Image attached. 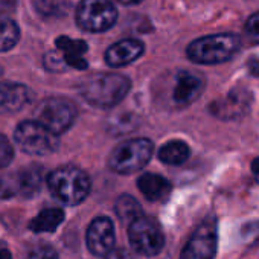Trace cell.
I'll list each match as a JSON object with an SVG mask.
<instances>
[{
	"label": "cell",
	"mask_w": 259,
	"mask_h": 259,
	"mask_svg": "<svg viewBox=\"0 0 259 259\" xmlns=\"http://www.w3.org/2000/svg\"><path fill=\"white\" fill-rule=\"evenodd\" d=\"M48 188L51 194L67 206L82 203L92 188L90 177L76 166H61L48 176Z\"/></svg>",
	"instance_id": "cell-1"
},
{
	"label": "cell",
	"mask_w": 259,
	"mask_h": 259,
	"mask_svg": "<svg viewBox=\"0 0 259 259\" xmlns=\"http://www.w3.org/2000/svg\"><path fill=\"white\" fill-rule=\"evenodd\" d=\"M130 87V79L123 75L101 73L82 84L81 95L93 107L111 108L126 96Z\"/></svg>",
	"instance_id": "cell-2"
},
{
	"label": "cell",
	"mask_w": 259,
	"mask_h": 259,
	"mask_svg": "<svg viewBox=\"0 0 259 259\" xmlns=\"http://www.w3.org/2000/svg\"><path fill=\"white\" fill-rule=\"evenodd\" d=\"M241 48L235 34H213L201 37L188 46V58L198 64H220L229 61Z\"/></svg>",
	"instance_id": "cell-3"
},
{
	"label": "cell",
	"mask_w": 259,
	"mask_h": 259,
	"mask_svg": "<svg viewBox=\"0 0 259 259\" xmlns=\"http://www.w3.org/2000/svg\"><path fill=\"white\" fill-rule=\"evenodd\" d=\"M154 145L148 139H130L119 144L110 154L108 166L116 174H133L144 169L151 156Z\"/></svg>",
	"instance_id": "cell-4"
},
{
	"label": "cell",
	"mask_w": 259,
	"mask_h": 259,
	"mask_svg": "<svg viewBox=\"0 0 259 259\" xmlns=\"http://www.w3.org/2000/svg\"><path fill=\"white\" fill-rule=\"evenodd\" d=\"M17 145L31 156H49L58 150L60 141L51 130L37 120H23L14 132Z\"/></svg>",
	"instance_id": "cell-5"
},
{
	"label": "cell",
	"mask_w": 259,
	"mask_h": 259,
	"mask_svg": "<svg viewBox=\"0 0 259 259\" xmlns=\"http://www.w3.org/2000/svg\"><path fill=\"white\" fill-rule=\"evenodd\" d=\"M75 16L81 29L99 34L105 32L116 23L117 10L110 0H81Z\"/></svg>",
	"instance_id": "cell-6"
},
{
	"label": "cell",
	"mask_w": 259,
	"mask_h": 259,
	"mask_svg": "<svg viewBox=\"0 0 259 259\" xmlns=\"http://www.w3.org/2000/svg\"><path fill=\"white\" fill-rule=\"evenodd\" d=\"M76 117L75 105L61 98H49L35 108V120L57 136L67 132Z\"/></svg>",
	"instance_id": "cell-7"
},
{
	"label": "cell",
	"mask_w": 259,
	"mask_h": 259,
	"mask_svg": "<svg viewBox=\"0 0 259 259\" xmlns=\"http://www.w3.org/2000/svg\"><path fill=\"white\" fill-rule=\"evenodd\" d=\"M128 239L139 254L147 257L159 254L165 244L162 229L156 221L147 217H141L128 226Z\"/></svg>",
	"instance_id": "cell-8"
},
{
	"label": "cell",
	"mask_w": 259,
	"mask_h": 259,
	"mask_svg": "<svg viewBox=\"0 0 259 259\" xmlns=\"http://www.w3.org/2000/svg\"><path fill=\"white\" fill-rule=\"evenodd\" d=\"M218 245V229L213 217L206 218L191 235L180 259H213Z\"/></svg>",
	"instance_id": "cell-9"
},
{
	"label": "cell",
	"mask_w": 259,
	"mask_h": 259,
	"mask_svg": "<svg viewBox=\"0 0 259 259\" xmlns=\"http://www.w3.org/2000/svg\"><path fill=\"white\" fill-rule=\"evenodd\" d=\"M87 248L95 256H107L114 248V227L110 218H95L85 233Z\"/></svg>",
	"instance_id": "cell-10"
},
{
	"label": "cell",
	"mask_w": 259,
	"mask_h": 259,
	"mask_svg": "<svg viewBox=\"0 0 259 259\" xmlns=\"http://www.w3.org/2000/svg\"><path fill=\"white\" fill-rule=\"evenodd\" d=\"M204 89V78L191 70H182L176 76L172 90V102L177 107H188L192 104Z\"/></svg>",
	"instance_id": "cell-11"
},
{
	"label": "cell",
	"mask_w": 259,
	"mask_h": 259,
	"mask_svg": "<svg viewBox=\"0 0 259 259\" xmlns=\"http://www.w3.org/2000/svg\"><path fill=\"white\" fill-rule=\"evenodd\" d=\"M34 93L25 84L0 82V113H16L32 102Z\"/></svg>",
	"instance_id": "cell-12"
},
{
	"label": "cell",
	"mask_w": 259,
	"mask_h": 259,
	"mask_svg": "<svg viewBox=\"0 0 259 259\" xmlns=\"http://www.w3.org/2000/svg\"><path fill=\"white\" fill-rule=\"evenodd\" d=\"M251 96L244 90H232L227 98L210 105V111L221 119H238L248 111Z\"/></svg>",
	"instance_id": "cell-13"
},
{
	"label": "cell",
	"mask_w": 259,
	"mask_h": 259,
	"mask_svg": "<svg viewBox=\"0 0 259 259\" xmlns=\"http://www.w3.org/2000/svg\"><path fill=\"white\" fill-rule=\"evenodd\" d=\"M145 51L142 41L135 38H125L113 46H110L105 52V61L110 67H122L130 63L136 61Z\"/></svg>",
	"instance_id": "cell-14"
},
{
	"label": "cell",
	"mask_w": 259,
	"mask_h": 259,
	"mask_svg": "<svg viewBox=\"0 0 259 259\" xmlns=\"http://www.w3.org/2000/svg\"><path fill=\"white\" fill-rule=\"evenodd\" d=\"M57 48L61 52L67 67H73L78 70L87 69V61L84 60V54L87 52V45L82 40H72L69 37L57 38Z\"/></svg>",
	"instance_id": "cell-15"
},
{
	"label": "cell",
	"mask_w": 259,
	"mask_h": 259,
	"mask_svg": "<svg viewBox=\"0 0 259 259\" xmlns=\"http://www.w3.org/2000/svg\"><path fill=\"white\" fill-rule=\"evenodd\" d=\"M19 195L25 198L35 197L43 185V169L37 165H29L14 174Z\"/></svg>",
	"instance_id": "cell-16"
},
{
	"label": "cell",
	"mask_w": 259,
	"mask_h": 259,
	"mask_svg": "<svg viewBox=\"0 0 259 259\" xmlns=\"http://www.w3.org/2000/svg\"><path fill=\"white\" fill-rule=\"evenodd\" d=\"M138 188L150 201H160L171 192V183L165 177L153 172L142 174L138 180Z\"/></svg>",
	"instance_id": "cell-17"
},
{
	"label": "cell",
	"mask_w": 259,
	"mask_h": 259,
	"mask_svg": "<svg viewBox=\"0 0 259 259\" xmlns=\"http://www.w3.org/2000/svg\"><path fill=\"white\" fill-rule=\"evenodd\" d=\"M64 221V210L58 207L43 209L29 223V229L35 233H51L55 232Z\"/></svg>",
	"instance_id": "cell-18"
},
{
	"label": "cell",
	"mask_w": 259,
	"mask_h": 259,
	"mask_svg": "<svg viewBox=\"0 0 259 259\" xmlns=\"http://www.w3.org/2000/svg\"><path fill=\"white\" fill-rule=\"evenodd\" d=\"M191 156V150L183 141H169L159 150V159L166 165H182Z\"/></svg>",
	"instance_id": "cell-19"
},
{
	"label": "cell",
	"mask_w": 259,
	"mask_h": 259,
	"mask_svg": "<svg viewBox=\"0 0 259 259\" xmlns=\"http://www.w3.org/2000/svg\"><path fill=\"white\" fill-rule=\"evenodd\" d=\"M114 210L117 218L122 223H128V224H132L133 221L144 217L141 204L132 195H120L114 204Z\"/></svg>",
	"instance_id": "cell-20"
},
{
	"label": "cell",
	"mask_w": 259,
	"mask_h": 259,
	"mask_svg": "<svg viewBox=\"0 0 259 259\" xmlns=\"http://www.w3.org/2000/svg\"><path fill=\"white\" fill-rule=\"evenodd\" d=\"M20 40V28L19 25L7 17V16H0V52H8Z\"/></svg>",
	"instance_id": "cell-21"
},
{
	"label": "cell",
	"mask_w": 259,
	"mask_h": 259,
	"mask_svg": "<svg viewBox=\"0 0 259 259\" xmlns=\"http://www.w3.org/2000/svg\"><path fill=\"white\" fill-rule=\"evenodd\" d=\"M35 10L43 17H58L67 11V0H35Z\"/></svg>",
	"instance_id": "cell-22"
},
{
	"label": "cell",
	"mask_w": 259,
	"mask_h": 259,
	"mask_svg": "<svg viewBox=\"0 0 259 259\" xmlns=\"http://www.w3.org/2000/svg\"><path fill=\"white\" fill-rule=\"evenodd\" d=\"M19 195L17 183L14 176H0V198H13Z\"/></svg>",
	"instance_id": "cell-23"
},
{
	"label": "cell",
	"mask_w": 259,
	"mask_h": 259,
	"mask_svg": "<svg viewBox=\"0 0 259 259\" xmlns=\"http://www.w3.org/2000/svg\"><path fill=\"white\" fill-rule=\"evenodd\" d=\"M14 159V148L11 142L0 133V169L7 168Z\"/></svg>",
	"instance_id": "cell-24"
},
{
	"label": "cell",
	"mask_w": 259,
	"mask_h": 259,
	"mask_svg": "<svg viewBox=\"0 0 259 259\" xmlns=\"http://www.w3.org/2000/svg\"><path fill=\"white\" fill-rule=\"evenodd\" d=\"M26 259H58V253L54 247L48 244H40L28 253Z\"/></svg>",
	"instance_id": "cell-25"
},
{
	"label": "cell",
	"mask_w": 259,
	"mask_h": 259,
	"mask_svg": "<svg viewBox=\"0 0 259 259\" xmlns=\"http://www.w3.org/2000/svg\"><path fill=\"white\" fill-rule=\"evenodd\" d=\"M45 66L48 70H52V72H61L67 67L61 52H49L46 54L45 57Z\"/></svg>",
	"instance_id": "cell-26"
},
{
	"label": "cell",
	"mask_w": 259,
	"mask_h": 259,
	"mask_svg": "<svg viewBox=\"0 0 259 259\" xmlns=\"http://www.w3.org/2000/svg\"><path fill=\"white\" fill-rule=\"evenodd\" d=\"M244 31H245V34L248 35V38L251 41L259 43V13L248 17V20L245 22Z\"/></svg>",
	"instance_id": "cell-27"
},
{
	"label": "cell",
	"mask_w": 259,
	"mask_h": 259,
	"mask_svg": "<svg viewBox=\"0 0 259 259\" xmlns=\"http://www.w3.org/2000/svg\"><path fill=\"white\" fill-rule=\"evenodd\" d=\"M242 236L248 241H259V221L245 224L242 227Z\"/></svg>",
	"instance_id": "cell-28"
},
{
	"label": "cell",
	"mask_w": 259,
	"mask_h": 259,
	"mask_svg": "<svg viewBox=\"0 0 259 259\" xmlns=\"http://www.w3.org/2000/svg\"><path fill=\"white\" fill-rule=\"evenodd\" d=\"M105 259H133V256L126 248H113Z\"/></svg>",
	"instance_id": "cell-29"
},
{
	"label": "cell",
	"mask_w": 259,
	"mask_h": 259,
	"mask_svg": "<svg viewBox=\"0 0 259 259\" xmlns=\"http://www.w3.org/2000/svg\"><path fill=\"white\" fill-rule=\"evenodd\" d=\"M251 172L254 176V179L259 182V157H256L251 163Z\"/></svg>",
	"instance_id": "cell-30"
},
{
	"label": "cell",
	"mask_w": 259,
	"mask_h": 259,
	"mask_svg": "<svg viewBox=\"0 0 259 259\" xmlns=\"http://www.w3.org/2000/svg\"><path fill=\"white\" fill-rule=\"evenodd\" d=\"M250 70L253 75H259V60H256L250 64Z\"/></svg>",
	"instance_id": "cell-31"
},
{
	"label": "cell",
	"mask_w": 259,
	"mask_h": 259,
	"mask_svg": "<svg viewBox=\"0 0 259 259\" xmlns=\"http://www.w3.org/2000/svg\"><path fill=\"white\" fill-rule=\"evenodd\" d=\"M0 259H11V253L8 248H0Z\"/></svg>",
	"instance_id": "cell-32"
},
{
	"label": "cell",
	"mask_w": 259,
	"mask_h": 259,
	"mask_svg": "<svg viewBox=\"0 0 259 259\" xmlns=\"http://www.w3.org/2000/svg\"><path fill=\"white\" fill-rule=\"evenodd\" d=\"M119 2L123 5H136V4H141L142 0H119Z\"/></svg>",
	"instance_id": "cell-33"
},
{
	"label": "cell",
	"mask_w": 259,
	"mask_h": 259,
	"mask_svg": "<svg viewBox=\"0 0 259 259\" xmlns=\"http://www.w3.org/2000/svg\"><path fill=\"white\" fill-rule=\"evenodd\" d=\"M0 75H2V67H0Z\"/></svg>",
	"instance_id": "cell-34"
}]
</instances>
